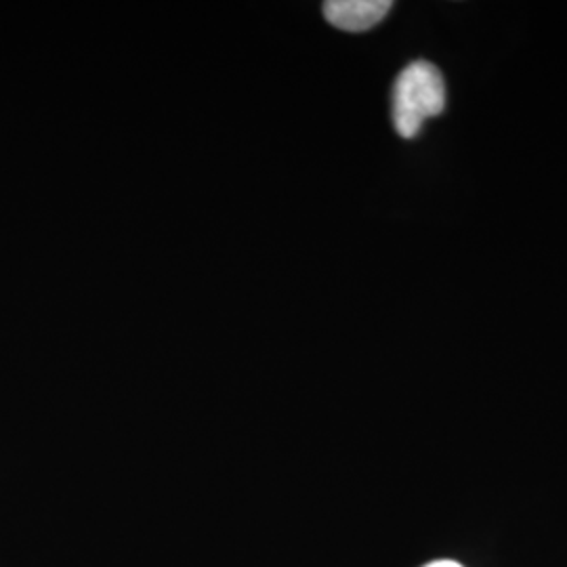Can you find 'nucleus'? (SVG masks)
Wrapping results in <instances>:
<instances>
[{
    "label": "nucleus",
    "mask_w": 567,
    "mask_h": 567,
    "mask_svg": "<svg viewBox=\"0 0 567 567\" xmlns=\"http://www.w3.org/2000/svg\"><path fill=\"white\" fill-rule=\"evenodd\" d=\"M446 107V84L442 72L429 61H412L393 84V126L400 137L412 140L423 124Z\"/></svg>",
    "instance_id": "f257e3e1"
},
{
    "label": "nucleus",
    "mask_w": 567,
    "mask_h": 567,
    "mask_svg": "<svg viewBox=\"0 0 567 567\" xmlns=\"http://www.w3.org/2000/svg\"><path fill=\"white\" fill-rule=\"evenodd\" d=\"M389 0H330L324 4L326 20L344 32H365L385 20Z\"/></svg>",
    "instance_id": "f03ea898"
},
{
    "label": "nucleus",
    "mask_w": 567,
    "mask_h": 567,
    "mask_svg": "<svg viewBox=\"0 0 567 567\" xmlns=\"http://www.w3.org/2000/svg\"><path fill=\"white\" fill-rule=\"evenodd\" d=\"M425 567H463L461 564H456V561H450V559H442V561H431V564H426Z\"/></svg>",
    "instance_id": "7ed1b4c3"
}]
</instances>
